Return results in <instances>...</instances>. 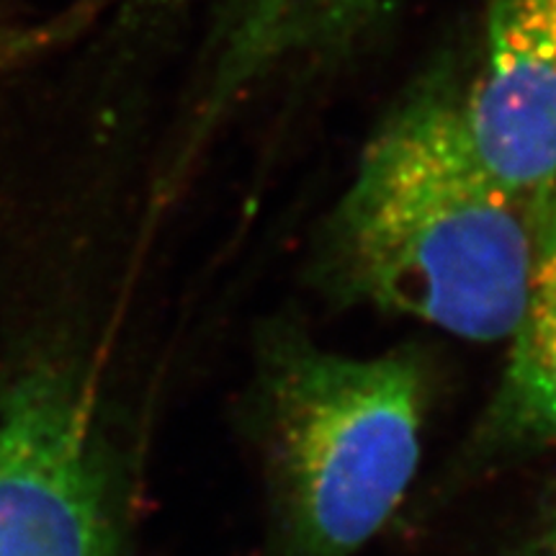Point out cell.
<instances>
[{
  "instance_id": "6da1fadb",
  "label": "cell",
  "mask_w": 556,
  "mask_h": 556,
  "mask_svg": "<svg viewBox=\"0 0 556 556\" xmlns=\"http://www.w3.org/2000/svg\"><path fill=\"white\" fill-rule=\"evenodd\" d=\"M533 206L471 148L456 93L428 88L381 124L330 219L348 294L492 343L516 332L536 255Z\"/></svg>"
},
{
  "instance_id": "7a4b0ae2",
  "label": "cell",
  "mask_w": 556,
  "mask_h": 556,
  "mask_svg": "<svg viewBox=\"0 0 556 556\" xmlns=\"http://www.w3.org/2000/svg\"><path fill=\"white\" fill-rule=\"evenodd\" d=\"M426 374L409 351L351 358L281 332L261 417L281 556H353L389 523L420 464Z\"/></svg>"
},
{
  "instance_id": "3957f363",
  "label": "cell",
  "mask_w": 556,
  "mask_h": 556,
  "mask_svg": "<svg viewBox=\"0 0 556 556\" xmlns=\"http://www.w3.org/2000/svg\"><path fill=\"white\" fill-rule=\"evenodd\" d=\"M103 435L83 389L37 368L0 392V556H124Z\"/></svg>"
},
{
  "instance_id": "277c9868",
  "label": "cell",
  "mask_w": 556,
  "mask_h": 556,
  "mask_svg": "<svg viewBox=\"0 0 556 556\" xmlns=\"http://www.w3.org/2000/svg\"><path fill=\"white\" fill-rule=\"evenodd\" d=\"M456 109L492 178L528 206L556 197V0H490Z\"/></svg>"
},
{
  "instance_id": "5b68a950",
  "label": "cell",
  "mask_w": 556,
  "mask_h": 556,
  "mask_svg": "<svg viewBox=\"0 0 556 556\" xmlns=\"http://www.w3.org/2000/svg\"><path fill=\"white\" fill-rule=\"evenodd\" d=\"M389 0H222L206 62L170 165H191L201 144L263 83L294 62L348 45Z\"/></svg>"
},
{
  "instance_id": "8992f818",
  "label": "cell",
  "mask_w": 556,
  "mask_h": 556,
  "mask_svg": "<svg viewBox=\"0 0 556 556\" xmlns=\"http://www.w3.org/2000/svg\"><path fill=\"white\" fill-rule=\"evenodd\" d=\"M536 208V255L523 317L495 400L479 426L482 454L556 443V197Z\"/></svg>"
},
{
  "instance_id": "52a82bcc",
  "label": "cell",
  "mask_w": 556,
  "mask_h": 556,
  "mask_svg": "<svg viewBox=\"0 0 556 556\" xmlns=\"http://www.w3.org/2000/svg\"><path fill=\"white\" fill-rule=\"evenodd\" d=\"M80 16H60L47 21L0 18V73L24 65L67 37Z\"/></svg>"
},
{
  "instance_id": "ba28073f",
  "label": "cell",
  "mask_w": 556,
  "mask_h": 556,
  "mask_svg": "<svg viewBox=\"0 0 556 556\" xmlns=\"http://www.w3.org/2000/svg\"><path fill=\"white\" fill-rule=\"evenodd\" d=\"M536 556H556V505H554L552 518H548V526H546L544 536H541V544H539Z\"/></svg>"
}]
</instances>
